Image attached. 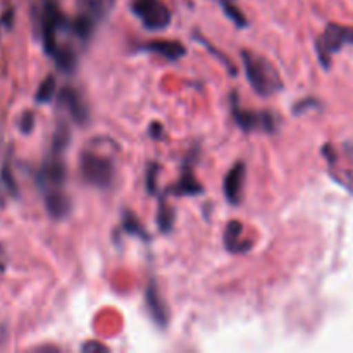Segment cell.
<instances>
[{
    "instance_id": "d4e9b609",
    "label": "cell",
    "mask_w": 353,
    "mask_h": 353,
    "mask_svg": "<svg viewBox=\"0 0 353 353\" xmlns=\"http://www.w3.org/2000/svg\"><path fill=\"white\" fill-rule=\"evenodd\" d=\"M152 128H154L155 131H162V126H161V124H157V123H154V124H152ZM152 137L159 138V133H152Z\"/></svg>"
},
{
    "instance_id": "30bf717a",
    "label": "cell",
    "mask_w": 353,
    "mask_h": 353,
    "mask_svg": "<svg viewBox=\"0 0 353 353\" xmlns=\"http://www.w3.org/2000/svg\"><path fill=\"white\" fill-rule=\"evenodd\" d=\"M243 224L240 221H230L224 230V245L231 254H245L252 248V243L243 238Z\"/></svg>"
},
{
    "instance_id": "9a60e30c",
    "label": "cell",
    "mask_w": 353,
    "mask_h": 353,
    "mask_svg": "<svg viewBox=\"0 0 353 353\" xmlns=\"http://www.w3.org/2000/svg\"><path fill=\"white\" fill-rule=\"evenodd\" d=\"M172 193H176V195H199V193H202V185L196 181L192 171H185Z\"/></svg>"
},
{
    "instance_id": "484cf974",
    "label": "cell",
    "mask_w": 353,
    "mask_h": 353,
    "mask_svg": "<svg viewBox=\"0 0 353 353\" xmlns=\"http://www.w3.org/2000/svg\"><path fill=\"white\" fill-rule=\"evenodd\" d=\"M221 2H224V0H221Z\"/></svg>"
},
{
    "instance_id": "5b68a950",
    "label": "cell",
    "mask_w": 353,
    "mask_h": 353,
    "mask_svg": "<svg viewBox=\"0 0 353 353\" xmlns=\"http://www.w3.org/2000/svg\"><path fill=\"white\" fill-rule=\"evenodd\" d=\"M350 43H353V28L330 23L324 30L323 38L317 41V54H319L321 61L326 64V55L324 54H327V57H330L331 54H336L345 45Z\"/></svg>"
},
{
    "instance_id": "2e32d148",
    "label": "cell",
    "mask_w": 353,
    "mask_h": 353,
    "mask_svg": "<svg viewBox=\"0 0 353 353\" xmlns=\"http://www.w3.org/2000/svg\"><path fill=\"white\" fill-rule=\"evenodd\" d=\"M52 57L55 59V62H57L59 68L65 72H71L72 69L76 68V64H78V57H76L74 52L68 47L57 48V52H55Z\"/></svg>"
},
{
    "instance_id": "44dd1931",
    "label": "cell",
    "mask_w": 353,
    "mask_h": 353,
    "mask_svg": "<svg viewBox=\"0 0 353 353\" xmlns=\"http://www.w3.org/2000/svg\"><path fill=\"white\" fill-rule=\"evenodd\" d=\"M221 3H223L224 12L228 14V17H230V19L233 21V23L236 24L238 28L247 26V17H245L243 14H241V10L238 9L236 6H233V3H230V2H228V0H224V2H221Z\"/></svg>"
},
{
    "instance_id": "3957f363",
    "label": "cell",
    "mask_w": 353,
    "mask_h": 353,
    "mask_svg": "<svg viewBox=\"0 0 353 353\" xmlns=\"http://www.w3.org/2000/svg\"><path fill=\"white\" fill-rule=\"evenodd\" d=\"M231 112L233 119L243 131H265V133H274L276 131V117L265 110H245L238 103L236 93L231 97Z\"/></svg>"
},
{
    "instance_id": "ba28073f",
    "label": "cell",
    "mask_w": 353,
    "mask_h": 353,
    "mask_svg": "<svg viewBox=\"0 0 353 353\" xmlns=\"http://www.w3.org/2000/svg\"><path fill=\"white\" fill-rule=\"evenodd\" d=\"M59 100H61L62 105L68 109L69 116L74 119V123H78V124L88 123L90 110H88V107H86L85 100H83L81 93H79L78 90L71 88V86H65V88H62Z\"/></svg>"
},
{
    "instance_id": "ac0fdd59",
    "label": "cell",
    "mask_w": 353,
    "mask_h": 353,
    "mask_svg": "<svg viewBox=\"0 0 353 353\" xmlns=\"http://www.w3.org/2000/svg\"><path fill=\"white\" fill-rule=\"evenodd\" d=\"M157 223L161 231H171V228L174 226V209H172L169 203H165V200H162L161 207H159V216Z\"/></svg>"
},
{
    "instance_id": "7a4b0ae2",
    "label": "cell",
    "mask_w": 353,
    "mask_h": 353,
    "mask_svg": "<svg viewBox=\"0 0 353 353\" xmlns=\"http://www.w3.org/2000/svg\"><path fill=\"white\" fill-rule=\"evenodd\" d=\"M79 169H81L83 179L100 190L110 188L116 179V165L112 159L97 154V152H83L79 155Z\"/></svg>"
},
{
    "instance_id": "e0dca14e",
    "label": "cell",
    "mask_w": 353,
    "mask_h": 353,
    "mask_svg": "<svg viewBox=\"0 0 353 353\" xmlns=\"http://www.w3.org/2000/svg\"><path fill=\"white\" fill-rule=\"evenodd\" d=\"M123 230L126 231V233L133 234V236L141 238V240H145V241L148 240V234H147V231H145V228L141 226V223L138 221V217L134 216L133 212H130V210H126V212H124Z\"/></svg>"
},
{
    "instance_id": "6da1fadb",
    "label": "cell",
    "mask_w": 353,
    "mask_h": 353,
    "mask_svg": "<svg viewBox=\"0 0 353 353\" xmlns=\"http://www.w3.org/2000/svg\"><path fill=\"white\" fill-rule=\"evenodd\" d=\"M245 72L250 81L252 88L262 97H269L278 93L283 88V79L276 65L262 55L254 54L250 50L241 52Z\"/></svg>"
},
{
    "instance_id": "52a82bcc",
    "label": "cell",
    "mask_w": 353,
    "mask_h": 353,
    "mask_svg": "<svg viewBox=\"0 0 353 353\" xmlns=\"http://www.w3.org/2000/svg\"><path fill=\"white\" fill-rule=\"evenodd\" d=\"M38 181L40 186L47 192L52 190H61L65 183V165L62 162V154L54 152L50 159L43 162L40 172H38Z\"/></svg>"
},
{
    "instance_id": "d6986e66",
    "label": "cell",
    "mask_w": 353,
    "mask_h": 353,
    "mask_svg": "<svg viewBox=\"0 0 353 353\" xmlns=\"http://www.w3.org/2000/svg\"><path fill=\"white\" fill-rule=\"evenodd\" d=\"M69 140H71V133H69V128L65 126V124H59L57 130H55V134H54V143H52V147H54V152H57V154H62V152L65 150V147L69 145Z\"/></svg>"
},
{
    "instance_id": "4fadbf2b",
    "label": "cell",
    "mask_w": 353,
    "mask_h": 353,
    "mask_svg": "<svg viewBox=\"0 0 353 353\" xmlns=\"http://www.w3.org/2000/svg\"><path fill=\"white\" fill-rule=\"evenodd\" d=\"M45 205H47L48 214L52 219H64L71 212V200L62 190H52L47 192L45 196Z\"/></svg>"
},
{
    "instance_id": "ffe728a7",
    "label": "cell",
    "mask_w": 353,
    "mask_h": 353,
    "mask_svg": "<svg viewBox=\"0 0 353 353\" xmlns=\"http://www.w3.org/2000/svg\"><path fill=\"white\" fill-rule=\"evenodd\" d=\"M54 93H55V79L54 76H48L43 83L40 85L37 93V100L41 103H47L54 99Z\"/></svg>"
},
{
    "instance_id": "5bb4252c",
    "label": "cell",
    "mask_w": 353,
    "mask_h": 353,
    "mask_svg": "<svg viewBox=\"0 0 353 353\" xmlns=\"http://www.w3.org/2000/svg\"><path fill=\"white\" fill-rule=\"evenodd\" d=\"M95 23L97 17L93 16L92 12H81L74 17V21H72V30H74V33L78 34L79 38L86 40V38L92 37L93 30H95Z\"/></svg>"
},
{
    "instance_id": "7402d4cb",
    "label": "cell",
    "mask_w": 353,
    "mask_h": 353,
    "mask_svg": "<svg viewBox=\"0 0 353 353\" xmlns=\"http://www.w3.org/2000/svg\"><path fill=\"white\" fill-rule=\"evenodd\" d=\"M157 171H159V165L157 164H152L150 168H148L147 188H148V192H150V193L155 192V179H157Z\"/></svg>"
},
{
    "instance_id": "603a6c76",
    "label": "cell",
    "mask_w": 353,
    "mask_h": 353,
    "mask_svg": "<svg viewBox=\"0 0 353 353\" xmlns=\"http://www.w3.org/2000/svg\"><path fill=\"white\" fill-rule=\"evenodd\" d=\"M33 124H34V116L31 112H24L23 119H21V131L23 133H30L33 130Z\"/></svg>"
},
{
    "instance_id": "8fae6325",
    "label": "cell",
    "mask_w": 353,
    "mask_h": 353,
    "mask_svg": "<svg viewBox=\"0 0 353 353\" xmlns=\"http://www.w3.org/2000/svg\"><path fill=\"white\" fill-rule=\"evenodd\" d=\"M145 300H147L148 310H150L152 319L155 321L159 327L168 326V309H165L164 302L161 299V293H159L155 283H148L147 292H145Z\"/></svg>"
},
{
    "instance_id": "7c38bea8",
    "label": "cell",
    "mask_w": 353,
    "mask_h": 353,
    "mask_svg": "<svg viewBox=\"0 0 353 353\" xmlns=\"http://www.w3.org/2000/svg\"><path fill=\"white\" fill-rule=\"evenodd\" d=\"M143 50L161 55V57L168 59V61H178V59L185 57L186 54L185 45H181L179 41H171V40L148 41V43L143 45Z\"/></svg>"
},
{
    "instance_id": "8992f818",
    "label": "cell",
    "mask_w": 353,
    "mask_h": 353,
    "mask_svg": "<svg viewBox=\"0 0 353 353\" xmlns=\"http://www.w3.org/2000/svg\"><path fill=\"white\" fill-rule=\"evenodd\" d=\"M65 19L59 12L54 2H47L41 12V37H43V47L47 54L54 55L57 52V31L64 26Z\"/></svg>"
},
{
    "instance_id": "9c48e42d",
    "label": "cell",
    "mask_w": 353,
    "mask_h": 353,
    "mask_svg": "<svg viewBox=\"0 0 353 353\" xmlns=\"http://www.w3.org/2000/svg\"><path fill=\"white\" fill-rule=\"evenodd\" d=\"M245 174H247L245 164L243 162H236V164L228 171L226 178H224V195H226L228 202H230L231 205H238V203L241 202Z\"/></svg>"
},
{
    "instance_id": "277c9868",
    "label": "cell",
    "mask_w": 353,
    "mask_h": 353,
    "mask_svg": "<svg viewBox=\"0 0 353 353\" xmlns=\"http://www.w3.org/2000/svg\"><path fill=\"white\" fill-rule=\"evenodd\" d=\"M131 7L143 26L150 31L165 30L171 23V10L161 0H137Z\"/></svg>"
},
{
    "instance_id": "cb8c5ba5",
    "label": "cell",
    "mask_w": 353,
    "mask_h": 353,
    "mask_svg": "<svg viewBox=\"0 0 353 353\" xmlns=\"http://www.w3.org/2000/svg\"><path fill=\"white\" fill-rule=\"evenodd\" d=\"M81 350L86 352V353H95V352H107L109 348H107L105 345H102V343H97V341H88V343L83 345Z\"/></svg>"
}]
</instances>
